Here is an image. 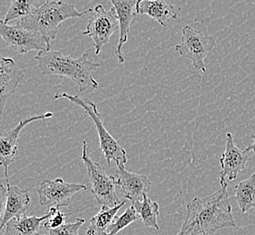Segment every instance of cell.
<instances>
[{"instance_id":"obj_19","label":"cell","mask_w":255,"mask_h":235,"mask_svg":"<svg viewBox=\"0 0 255 235\" xmlns=\"http://www.w3.org/2000/svg\"><path fill=\"white\" fill-rule=\"evenodd\" d=\"M234 191L242 214H246L252 208H255V173L235 186Z\"/></svg>"},{"instance_id":"obj_7","label":"cell","mask_w":255,"mask_h":235,"mask_svg":"<svg viewBox=\"0 0 255 235\" xmlns=\"http://www.w3.org/2000/svg\"><path fill=\"white\" fill-rule=\"evenodd\" d=\"M0 34L6 45L20 54L31 51H49L52 44L42 34L31 30L25 29L19 25H6L0 20Z\"/></svg>"},{"instance_id":"obj_6","label":"cell","mask_w":255,"mask_h":235,"mask_svg":"<svg viewBox=\"0 0 255 235\" xmlns=\"http://www.w3.org/2000/svg\"><path fill=\"white\" fill-rule=\"evenodd\" d=\"M216 46L215 36L204 34L187 25L182 30L181 44L176 45V50L183 58L190 60L197 71L206 73L205 59Z\"/></svg>"},{"instance_id":"obj_3","label":"cell","mask_w":255,"mask_h":235,"mask_svg":"<svg viewBox=\"0 0 255 235\" xmlns=\"http://www.w3.org/2000/svg\"><path fill=\"white\" fill-rule=\"evenodd\" d=\"M94 8L79 12L75 5L64 1H44L31 15L18 20L15 25L42 34L52 42L56 38L60 25L70 18H80Z\"/></svg>"},{"instance_id":"obj_13","label":"cell","mask_w":255,"mask_h":235,"mask_svg":"<svg viewBox=\"0 0 255 235\" xmlns=\"http://www.w3.org/2000/svg\"><path fill=\"white\" fill-rule=\"evenodd\" d=\"M250 157L246 150L238 148L234 140V137L230 132L226 134V150L220 158L221 172L220 176L228 181L236 180L238 174L243 171L246 167Z\"/></svg>"},{"instance_id":"obj_17","label":"cell","mask_w":255,"mask_h":235,"mask_svg":"<svg viewBox=\"0 0 255 235\" xmlns=\"http://www.w3.org/2000/svg\"><path fill=\"white\" fill-rule=\"evenodd\" d=\"M49 217V213L45 216H23L10 220L5 225V230L2 235H38L41 225Z\"/></svg>"},{"instance_id":"obj_21","label":"cell","mask_w":255,"mask_h":235,"mask_svg":"<svg viewBox=\"0 0 255 235\" xmlns=\"http://www.w3.org/2000/svg\"><path fill=\"white\" fill-rule=\"evenodd\" d=\"M44 2H35V1H25V0H14L11 2L9 9L5 15L3 22L8 25V23L13 20L22 19L31 15L34 10L42 5Z\"/></svg>"},{"instance_id":"obj_22","label":"cell","mask_w":255,"mask_h":235,"mask_svg":"<svg viewBox=\"0 0 255 235\" xmlns=\"http://www.w3.org/2000/svg\"><path fill=\"white\" fill-rule=\"evenodd\" d=\"M139 218L137 216L134 206L128 207L127 210L123 213L122 216H117L113 224L109 226L108 229L104 233L103 235H117L121 231L125 229L127 226L131 225Z\"/></svg>"},{"instance_id":"obj_24","label":"cell","mask_w":255,"mask_h":235,"mask_svg":"<svg viewBox=\"0 0 255 235\" xmlns=\"http://www.w3.org/2000/svg\"><path fill=\"white\" fill-rule=\"evenodd\" d=\"M84 223V219L78 218L74 223L65 224L57 229L48 231V234L49 235H79V231Z\"/></svg>"},{"instance_id":"obj_9","label":"cell","mask_w":255,"mask_h":235,"mask_svg":"<svg viewBox=\"0 0 255 235\" xmlns=\"http://www.w3.org/2000/svg\"><path fill=\"white\" fill-rule=\"evenodd\" d=\"M87 189V186L84 185L68 183L62 178L45 179L40 184L37 194L40 205L50 209L52 207H67L74 194Z\"/></svg>"},{"instance_id":"obj_23","label":"cell","mask_w":255,"mask_h":235,"mask_svg":"<svg viewBox=\"0 0 255 235\" xmlns=\"http://www.w3.org/2000/svg\"><path fill=\"white\" fill-rule=\"evenodd\" d=\"M48 213H49V217L44 224V227L45 229H47L48 231L54 230V229H57L61 226H64L65 217L68 216L67 214L62 213L59 210V208H57V207L50 208Z\"/></svg>"},{"instance_id":"obj_18","label":"cell","mask_w":255,"mask_h":235,"mask_svg":"<svg viewBox=\"0 0 255 235\" xmlns=\"http://www.w3.org/2000/svg\"><path fill=\"white\" fill-rule=\"evenodd\" d=\"M125 206V202L115 207L102 206L101 210L96 216L91 219V225L86 230V235H103L109 226L113 224L116 218V215L123 206Z\"/></svg>"},{"instance_id":"obj_2","label":"cell","mask_w":255,"mask_h":235,"mask_svg":"<svg viewBox=\"0 0 255 235\" xmlns=\"http://www.w3.org/2000/svg\"><path fill=\"white\" fill-rule=\"evenodd\" d=\"M34 59L42 74L67 77L78 86L79 93L94 92L98 88L99 84L94 78L93 72L102 64L90 60L87 53L78 58H73L70 55H64L61 50H49L39 52Z\"/></svg>"},{"instance_id":"obj_14","label":"cell","mask_w":255,"mask_h":235,"mask_svg":"<svg viewBox=\"0 0 255 235\" xmlns=\"http://www.w3.org/2000/svg\"><path fill=\"white\" fill-rule=\"evenodd\" d=\"M24 72L15 60L9 57L1 59L0 65V114H3L6 101L15 93L24 79Z\"/></svg>"},{"instance_id":"obj_26","label":"cell","mask_w":255,"mask_h":235,"mask_svg":"<svg viewBox=\"0 0 255 235\" xmlns=\"http://www.w3.org/2000/svg\"></svg>"},{"instance_id":"obj_8","label":"cell","mask_w":255,"mask_h":235,"mask_svg":"<svg viewBox=\"0 0 255 235\" xmlns=\"http://www.w3.org/2000/svg\"><path fill=\"white\" fill-rule=\"evenodd\" d=\"M94 12L83 34L93 40L95 54L99 55L102 53L103 46L110 42L112 35L120 29V24L114 7L107 11L103 5H97L94 7Z\"/></svg>"},{"instance_id":"obj_25","label":"cell","mask_w":255,"mask_h":235,"mask_svg":"<svg viewBox=\"0 0 255 235\" xmlns=\"http://www.w3.org/2000/svg\"><path fill=\"white\" fill-rule=\"evenodd\" d=\"M252 138H253V143L251 144L249 147H246L245 150H246V152L254 151L255 153V135H253Z\"/></svg>"},{"instance_id":"obj_10","label":"cell","mask_w":255,"mask_h":235,"mask_svg":"<svg viewBox=\"0 0 255 235\" xmlns=\"http://www.w3.org/2000/svg\"><path fill=\"white\" fill-rule=\"evenodd\" d=\"M5 183L6 187L3 184L0 186L1 230L10 220L25 216L31 205V197L28 189H22L17 186H11L9 182Z\"/></svg>"},{"instance_id":"obj_15","label":"cell","mask_w":255,"mask_h":235,"mask_svg":"<svg viewBox=\"0 0 255 235\" xmlns=\"http://www.w3.org/2000/svg\"><path fill=\"white\" fill-rule=\"evenodd\" d=\"M111 3L116 10L118 15L119 24H120V38L117 49L115 54L117 56L120 64H124L125 58L123 56V48L126 44L129 33V27L133 17L137 15L136 0H112Z\"/></svg>"},{"instance_id":"obj_16","label":"cell","mask_w":255,"mask_h":235,"mask_svg":"<svg viewBox=\"0 0 255 235\" xmlns=\"http://www.w3.org/2000/svg\"><path fill=\"white\" fill-rule=\"evenodd\" d=\"M137 15H147L166 27L170 20L177 19V14L174 5L162 0H140L136 5Z\"/></svg>"},{"instance_id":"obj_1","label":"cell","mask_w":255,"mask_h":235,"mask_svg":"<svg viewBox=\"0 0 255 235\" xmlns=\"http://www.w3.org/2000/svg\"><path fill=\"white\" fill-rule=\"evenodd\" d=\"M220 178V188L211 196L196 197L187 205V216L177 235H210L224 228H236L227 181Z\"/></svg>"},{"instance_id":"obj_4","label":"cell","mask_w":255,"mask_h":235,"mask_svg":"<svg viewBox=\"0 0 255 235\" xmlns=\"http://www.w3.org/2000/svg\"><path fill=\"white\" fill-rule=\"evenodd\" d=\"M54 99H66L69 102L83 109L84 113L93 120L97 129L100 139V148L105 157L108 166L111 165L112 161L115 162L116 165L121 164L125 166L128 162L127 152L118 140L114 138L106 129L97 109V105L94 102L88 99L82 98L80 95H71L66 93H56L54 95Z\"/></svg>"},{"instance_id":"obj_11","label":"cell","mask_w":255,"mask_h":235,"mask_svg":"<svg viewBox=\"0 0 255 235\" xmlns=\"http://www.w3.org/2000/svg\"><path fill=\"white\" fill-rule=\"evenodd\" d=\"M54 113H47L27 118L24 120H21L14 128L2 131L0 134V161L2 167H4L5 172V182H9L8 173H9L10 165L15 161V158L18 155V146L17 141L19 137L20 133L22 129L30 123L34 122L36 120H43L46 118H53Z\"/></svg>"},{"instance_id":"obj_12","label":"cell","mask_w":255,"mask_h":235,"mask_svg":"<svg viewBox=\"0 0 255 235\" xmlns=\"http://www.w3.org/2000/svg\"><path fill=\"white\" fill-rule=\"evenodd\" d=\"M116 185L120 186L124 197L135 203L142 201L143 196L150 191L152 183L148 176L128 171L124 165H116Z\"/></svg>"},{"instance_id":"obj_5","label":"cell","mask_w":255,"mask_h":235,"mask_svg":"<svg viewBox=\"0 0 255 235\" xmlns=\"http://www.w3.org/2000/svg\"><path fill=\"white\" fill-rule=\"evenodd\" d=\"M82 159L88 172V178L92 187L91 192L100 206L115 207L123 202L116 193V178L107 174L105 168L94 161L88 154V140L83 142Z\"/></svg>"},{"instance_id":"obj_20","label":"cell","mask_w":255,"mask_h":235,"mask_svg":"<svg viewBox=\"0 0 255 235\" xmlns=\"http://www.w3.org/2000/svg\"><path fill=\"white\" fill-rule=\"evenodd\" d=\"M137 216L142 220L143 225L147 228H152L159 230L157 218L159 216V206L156 202H153L147 197V195L143 196L142 201L133 203Z\"/></svg>"}]
</instances>
